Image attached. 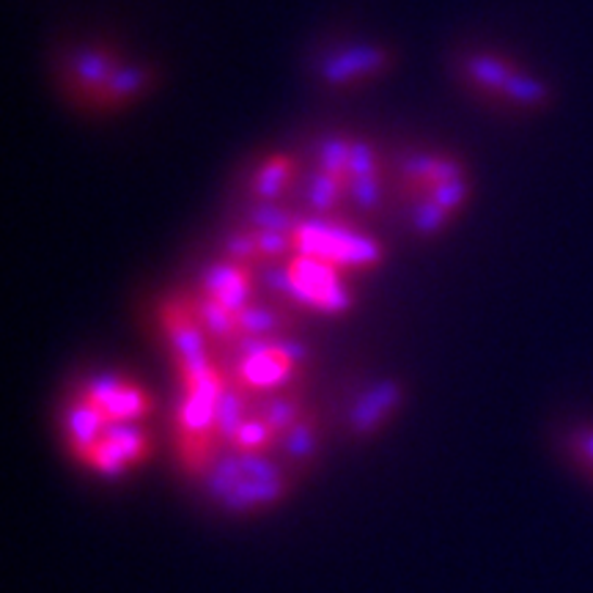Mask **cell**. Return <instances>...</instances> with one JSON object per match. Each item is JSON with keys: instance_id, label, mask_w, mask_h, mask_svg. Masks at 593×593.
Returning <instances> with one entry per match:
<instances>
[{"instance_id": "6da1fadb", "label": "cell", "mask_w": 593, "mask_h": 593, "mask_svg": "<svg viewBox=\"0 0 593 593\" xmlns=\"http://www.w3.org/2000/svg\"><path fill=\"white\" fill-rule=\"evenodd\" d=\"M231 350L237 352L234 382L251 395L289 388L300 366L308 361V350L303 343L289 338H242Z\"/></svg>"}, {"instance_id": "7a4b0ae2", "label": "cell", "mask_w": 593, "mask_h": 593, "mask_svg": "<svg viewBox=\"0 0 593 593\" xmlns=\"http://www.w3.org/2000/svg\"><path fill=\"white\" fill-rule=\"evenodd\" d=\"M294 253L319 258L336 269H368L379 264V248L374 239L361 237L343 223L325 220H300L291 231Z\"/></svg>"}, {"instance_id": "3957f363", "label": "cell", "mask_w": 593, "mask_h": 593, "mask_svg": "<svg viewBox=\"0 0 593 593\" xmlns=\"http://www.w3.org/2000/svg\"><path fill=\"white\" fill-rule=\"evenodd\" d=\"M215 395L185 393L176 407V445L187 476H206L215 465V451L220 445L215 429Z\"/></svg>"}, {"instance_id": "277c9868", "label": "cell", "mask_w": 593, "mask_h": 593, "mask_svg": "<svg viewBox=\"0 0 593 593\" xmlns=\"http://www.w3.org/2000/svg\"><path fill=\"white\" fill-rule=\"evenodd\" d=\"M283 273L289 303L325 311V314H341V311L352 308V294L338 278V269L330 264L294 253L283 262Z\"/></svg>"}, {"instance_id": "5b68a950", "label": "cell", "mask_w": 593, "mask_h": 593, "mask_svg": "<svg viewBox=\"0 0 593 593\" xmlns=\"http://www.w3.org/2000/svg\"><path fill=\"white\" fill-rule=\"evenodd\" d=\"M77 393L105 415L108 424H138L154 409L149 393L118 374H97Z\"/></svg>"}, {"instance_id": "8992f818", "label": "cell", "mask_w": 593, "mask_h": 593, "mask_svg": "<svg viewBox=\"0 0 593 593\" xmlns=\"http://www.w3.org/2000/svg\"><path fill=\"white\" fill-rule=\"evenodd\" d=\"M160 321H163V330L168 336L176 366L206 361L210 357V352H206V332L201 327V321H198L192 296H174V300L163 303Z\"/></svg>"}, {"instance_id": "52a82bcc", "label": "cell", "mask_w": 593, "mask_h": 593, "mask_svg": "<svg viewBox=\"0 0 593 593\" xmlns=\"http://www.w3.org/2000/svg\"><path fill=\"white\" fill-rule=\"evenodd\" d=\"M404 399L402 384L395 382V379H382L374 388H368L366 393L357 395V402L352 404L350 409V431L361 440L366 437L377 434L384 424L390 420V415L399 409Z\"/></svg>"}, {"instance_id": "ba28073f", "label": "cell", "mask_w": 593, "mask_h": 593, "mask_svg": "<svg viewBox=\"0 0 593 593\" xmlns=\"http://www.w3.org/2000/svg\"><path fill=\"white\" fill-rule=\"evenodd\" d=\"M201 289H204L206 296L217 300L223 308L239 314L244 305H251L253 267L228 258V262L215 264V267L206 269L204 280H201Z\"/></svg>"}, {"instance_id": "9c48e42d", "label": "cell", "mask_w": 593, "mask_h": 593, "mask_svg": "<svg viewBox=\"0 0 593 593\" xmlns=\"http://www.w3.org/2000/svg\"><path fill=\"white\" fill-rule=\"evenodd\" d=\"M105 429H108L105 415L99 413L91 402H86L80 393L72 395L64 409V437L72 456H75L77 462H86L88 451L102 440Z\"/></svg>"}, {"instance_id": "30bf717a", "label": "cell", "mask_w": 593, "mask_h": 593, "mask_svg": "<svg viewBox=\"0 0 593 593\" xmlns=\"http://www.w3.org/2000/svg\"><path fill=\"white\" fill-rule=\"evenodd\" d=\"M390 59L379 47H352L346 53L332 55L321 64V75L330 86H350V83L368 80V77L379 75L388 70Z\"/></svg>"}, {"instance_id": "8fae6325", "label": "cell", "mask_w": 593, "mask_h": 593, "mask_svg": "<svg viewBox=\"0 0 593 593\" xmlns=\"http://www.w3.org/2000/svg\"><path fill=\"white\" fill-rule=\"evenodd\" d=\"M465 176L462 165L451 157H434V154H415V157L404 160L402 165V190L413 198H426L431 190L451 179Z\"/></svg>"}, {"instance_id": "7c38bea8", "label": "cell", "mask_w": 593, "mask_h": 593, "mask_svg": "<svg viewBox=\"0 0 593 593\" xmlns=\"http://www.w3.org/2000/svg\"><path fill=\"white\" fill-rule=\"evenodd\" d=\"M118 66L124 64L111 50H80L66 61V80H70L72 91H80L86 102H91L99 88L116 75Z\"/></svg>"}, {"instance_id": "4fadbf2b", "label": "cell", "mask_w": 593, "mask_h": 593, "mask_svg": "<svg viewBox=\"0 0 593 593\" xmlns=\"http://www.w3.org/2000/svg\"><path fill=\"white\" fill-rule=\"evenodd\" d=\"M286 492H289V476L283 478H248L242 476V481L231 489L220 501V506L226 512L242 514L253 512V508L275 506L278 501H283Z\"/></svg>"}, {"instance_id": "5bb4252c", "label": "cell", "mask_w": 593, "mask_h": 593, "mask_svg": "<svg viewBox=\"0 0 593 593\" xmlns=\"http://www.w3.org/2000/svg\"><path fill=\"white\" fill-rule=\"evenodd\" d=\"M253 413L258 418H264L269 424V429L275 431L278 437H283L296 420L305 415L303 399L300 393L291 388L283 390H273V393H262L258 395V402H253Z\"/></svg>"}, {"instance_id": "9a60e30c", "label": "cell", "mask_w": 593, "mask_h": 593, "mask_svg": "<svg viewBox=\"0 0 593 593\" xmlns=\"http://www.w3.org/2000/svg\"><path fill=\"white\" fill-rule=\"evenodd\" d=\"M248 395H251L248 390L239 388L234 379H228L226 390H223V395L217 399L215 429H217V440H220L223 445H231L234 437H237V431L242 429L244 420L251 418L253 404Z\"/></svg>"}, {"instance_id": "2e32d148", "label": "cell", "mask_w": 593, "mask_h": 593, "mask_svg": "<svg viewBox=\"0 0 593 593\" xmlns=\"http://www.w3.org/2000/svg\"><path fill=\"white\" fill-rule=\"evenodd\" d=\"M152 72L146 70V66H118L116 75L105 83V86L99 88L97 97L91 99L93 108H116L129 102V99L138 97L140 91L152 86Z\"/></svg>"}, {"instance_id": "e0dca14e", "label": "cell", "mask_w": 593, "mask_h": 593, "mask_svg": "<svg viewBox=\"0 0 593 593\" xmlns=\"http://www.w3.org/2000/svg\"><path fill=\"white\" fill-rule=\"evenodd\" d=\"M465 72L472 86L483 88L489 93H497V97H506L508 86L519 75V70L512 61L494 59V55H470L465 61Z\"/></svg>"}, {"instance_id": "ac0fdd59", "label": "cell", "mask_w": 593, "mask_h": 593, "mask_svg": "<svg viewBox=\"0 0 593 593\" xmlns=\"http://www.w3.org/2000/svg\"><path fill=\"white\" fill-rule=\"evenodd\" d=\"M192 305H195L198 321L204 327L206 338H212L217 343H228V346L242 341V332H239V321L234 311L223 308L217 300H212L206 294L192 296Z\"/></svg>"}, {"instance_id": "d6986e66", "label": "cell", "mask_w": 593, "mask_h": 593, "mask_svg": "<svg viewBox=\"0 0 593 593\" xmlns=\"http://www.w3.org/2000/svg\"><path fill=\"white\" fill-rule=\"evenodd\" d=\"M296 163L289 154H275L269 157L262 168L256 171L251 181V195L256 198L258 204H267V201H278L286 192L289 181L294 179Z\"/></svg>"}, {"instance_id": "ffe728a7", "label": "cell", "mask_w": 593, "mask_h": 593, "mask_svg": "<svg viewBox=\"0 0 593 593\" xmlns=\"http://www.w3.org/2000/svg\"><path fill=\"white\" fill-rule=\"evenodd\" d=\"M319 437H321L319 420H316V415L305 413L303 418L296 420V424L280 437L278 449L286 462H291V465H305V462L314 459L316 451H319Z\"/></svg>"}, {"instance_id": "44dd1931", "label": "cell", "mask_w": 593, "mask_h": 593, "mask_svg": "<svg viewBox=\"0 0 593 593\" xmlns=\"http://www.w3.org/2000/svg\"><path fill=\"white\" fill-rule=\"evenodd\" d=\"M239 332L242 338H273L291 325L283 308H269V305H244L237 314Z\"/></svg>"}, {"instance_id": "7402d4cb", "label": "cell", "mask_w": 593, "mask_h": 593, "mask_svg": "<svg viewBox=\"0 0 593 593\" xmlns=\"http://www.w3.org/2000/svg\"><path fill=\"white\" fill-rule=\"evenodd\" d=\"M105 437L111 445H116L124 454V459L129 465H140L152 456V442H149V434L143 429H138L135 424H108Z\"/></svg>"}, {"instance_id": "603a6c76", "label": "cell", "mask_w": 593, "mask_h": 593, "mask_svg": "<svg viewBox=\"0 0 593 593\" xmlns=\"http://www.w3.org/2000/svg\"><path fill=\"white\" fill-rule=\"evenodd\" d=\"M346 195V187L341 185V181L336 179L332 174H327V171L316 168L314 174H311L308 179V206L316 212V215H330L332 210H338V204H341Z\"/></svg>"}, {"instance_id": "cb8c5ba5", "label": "cell", "mask_w": 593, "mask_h": 593, "mask_svg": "<svg viewBox=\"0 0 593 593\" xmlns=\"http://www.w3.org/2000/svg\"><path fill=\"white\" fill-rule=\"evenodd\" d=\"M280 442V437L269 429V424L264 418H258L256 413H251V418L244 420L242 429L234 437L231 449L239 454H267Z\"/></svg>"}, {"instance_id": "d4e9b609", "label": "cell", "mask_w": 593, "mask_h": 593, "mask_svg": "<svg viewBox=\"0 0 593 593\" xmlns=\"http://www.w3.org/2000/svg\"><path fill=\"white\" fill-rule=\"evenodd\" d=\"M83 465H88L91 470L102 472V476H108V478H116V476H122L124 470H127L129 462L124 459V454L116 449V445H111V442L102 437V440H99L97 445L88 451V456H86V462H83Z\"/></svg>"}, {"instance_id": "484cf974", "label": "cell", "mask_w": 593, "mask_h": 593, "mask_svg": "<svg viewBox=\"0 0 593 593\" xmlns=\"http://www.w3.org/2000/svg\"><path fill=\"white\" fill-rule=\"evenodd\" d=\"M451 220V212L442 210L440 204H434L431 198H418V204H415L413 212V223H415V231L426 234V237H431V234L442 231L445 228V223Z\"/></svg>"}, {"instance_id": "4316f807", "label": "cell", "mask_w": 593, "mask_h": 593, "mask_svg": "<svg viewBox=\"0 0 593 593\" xmlns=\"http://www.w3.org/2000/svg\"><path fill=\"white\" fill-rule=\"evenodd\" d=\"M467 195H470V187H467L465 176H459V179H451V181H445V185L437 187V190H431L426 198H431V201H434V204H440L442 210H449L451 215H456V212L465 206Z\"/></svg>"}, {"instance_id": "83f0119b", "label": "cell", "mask_w": 593, "mask_h": 593, "mask_svg": "<svg viewBox=\"0 0 593 593\" xmlns=\"http://www.w3.org/2000/svg\"><path fill=\"white\" fill-rule=\"evenodd\" d=\"M569 449L582 465H588L593 470V429H577L569 437Z\"/></svg>"}]
</instances>
